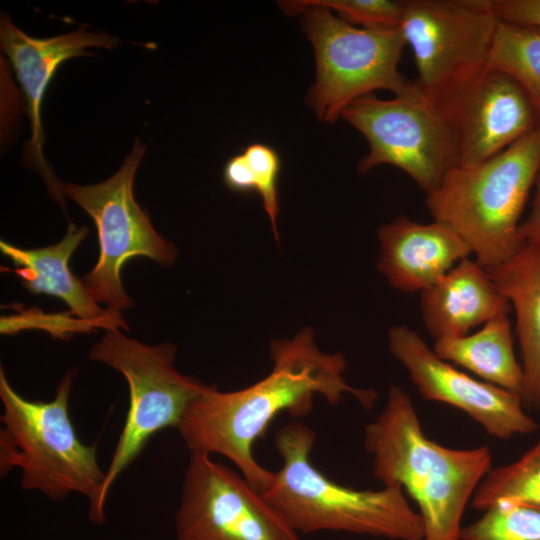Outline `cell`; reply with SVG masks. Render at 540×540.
Returning <instances> with one entry per match:
<instances>
[{"label":"cell","instance_id":"21","mask_svg":"<svg viewBox=\"0 0 540 540\" xmlns=\"http://www.w3.org/2000/svg\"><path fill=\"white\" fill-rule=\"evenodd\" d=\"M510 500L540 509V439L518 460L491 469L477 487L472 506L485 511Z\"/></svg>","mask_w":540,"mask_h":540},{"label":"cell","instance_id":"15","mask_svg":"<svg viewBox=\"0 0 540 540\" xmlns=\"http://www.w3.org/2000/svg\"><path fill=\"white\" fill-rule=\"evenodd\" d=\"M378 268L388 283L405 292H423L472 254L449 225L422 224L400 215L378 230Z\"/></svg>","mask_w":540,"mask_h":540},{"label":"cell","instance_id":"14","mask_svg":"<svg viewBox=\"0 0 540 540\" xmlns=\"http://www.w3.org/2000/svg\"><path fill=\"white\" fill-rule=\"evenodd\" d=\"M118 39L106 33L88 31L84 27L52 38H33L17 28L9 18L1 19L0 44L8 56L26 98L32 138L29 152L33 154L53 193L59 196L53 174L42 154L43 130L40 118L41 103L55 71L66 60L91 55L86 49H112Z\"/></svg>","mask_w":540,"mask_h":540},{"label":"cell","instance_id":"10","mask_svg":"<svg viewBox=\"0 0 540 540\" xmlns=\"http://www.w3.org/2000/svg\"><path fill=\"white\" fill-rule=\"evenodd\" d=\"M145 151L137 139L122 166L109 179L94 185L63 187L97 228L99 258L83 283L97 303L117 311L133 305L120 279V271L130 258L144 256L161 265H171L176 258L174 245L155 231L134 199V177Z\"/></svg>","mask_w":540,"mask_h":540},{"label":"cell","instance_id":"23","mask_svg":"<svg viewBox=\"0 0 540 540\" xmlns=\"http://www.w3.org/2000/svg\"><path fill=\"white\" fill-rule=\"evenodd\" d=\"M251 173L252 188L261 198L272 226L274 237L279 241L277 218L279 215L278 177L281 161L272 147L252 143L242 152Z\"/></svg>","mask_w":540,"mask_h":540},{"label":"cell","instance_id":"18","mask_svg":"<svg viewBox=\"0 0 540 540\" xmlns=\"http://www.w3.org/2000/svg\"><path fill=\"white\" fill-rule=\"evenodd\" d=\"M486 269L515 311L522 402L540 412V239L525 240L507 261Z\"/></svg>","mask_w":540,"mask_h":540},{"label":"cell","instance_id":"24","mask_svg":"<svg viewBox=\"0 0 540 540\" xmlns=\"http://www.w3.org/2000/svg\"><path fill=\"white\" fill-rule=\"evenodd\" d=\"M338 13V17L363 28H400L404 0H310Z\"/></svg>","mask_w":540,"mask_h":540},{"label":"cell","instance_id":"2","mask_svg":"<svg viewBox=\"0 0 540 540\" xmlns=\"http://www.w3.org/2000/svg\"><path fill=\"white\" fill-rule=\"evenodd\" d=\"M364 447L373 475L417 503L423 540H460L465 507L492 469L487 446L454 449L430 440L410 395L393 385L383 410L365 427Z\"/></svg>","mask_w":540,"mask_h":540},{"label":"cell","instance_id":"25","mask_svg":"<svg viewBox=\"0 0 540 540\" xmlns=\"http://www.w3.org/2000/svg\"><path fill=\"white\" fill-rule=\"evenodd\" d=\"M501 21L540 29V0H492Z\"/></svg>","mask_w":540,"mask_h":540},{"label":"cell","instance_id":"11","mask_svg":"<svg viewBox=\"0 0 540 540\" xmlns=\"http://www.w3.org/2000/svg\"><path fill=\"white\" fill-rule=\"evenodd\" d=\"M175 522L178 540H301L243 476L206 453H191Z\"/></svg>","mask_w":540,"mask_h":540},{"label":"cell","instance_id":"17","mask_svg":"<svg viewBox=\"0 0 540 540\" xmlns=\"http://www.w3.org/2000/svg\"><path fill=\"white\" fill-rule=\"evenodd\" d=\"M87 234V227L70 223L66 235L56 244L25 249L1 240L0 249L13 262L14 273L29 292L62 299L71 313L84 321L107 325L108 329L127 328L119 311L102 310L69 268L70 257Z\"/></svg>","mask_w":540,"mask_h":540},{"label":"cell","instance_id":"19","mask_svg":"<svg viewBox=\"0 0 540 540\" xmlns=\"http://www.w3.org/2000/svg\"><path fill=\"white\" fill-rule=\"evenodd\" d=\"M508 314L490 319L473 334L437 339L433 350L443 360L460 365L486 382L521 397L523 373L515 356Z\"/></svg>","mask_w":540,"mask_h":540},{"label":"cell","instance_id":"1","mask_svg":"<svg viewBox=\"0 0 540 540\" xmlns=\"http://www.w3.org/2000/svg\"><path fill=\"white\" fill-rule=\"evenodd\" d=\"M270 355L273 368L265 378L231 392L207 386L176 428L191 453L225 456L260 493L270 484L273 472L257 462L253 446L279 413L308 415L315 394L331 405L352 395L365 409H371L378 397L372 389L346 382L344 355L322 352L310 327L293 338L271 341Z\"/></svg>","mask_w":540,"mask_h":540},{"label":"cell","instance_id":"20","mask_svg":"<svg viewBox=\"0 0 540 540\" xmlns=\"http://www.w3.org/2000/svg\"><path fill=\"white\" fill-rule=\"evenodd\" d=\"M488 69L511 77L527 94L540 119V29L500 20Z\"/></svg>","mask_w":540,"mask_h":540},{"label":"cell","instance_id":"4","mask_svg":"<svg viewBox=\"0 0 540 540\" xmlns=\"http://www.w3.org/2000/svg\"><path fill=\"white\" fill-rule=\"evenodd\" d=\"M74 368L59 383L52 401H32L9 384L0 369V472L22 471L21 488L37 490L54 501L71 493L86 496L92 523L106 521L101 504L106 472L99 466L96 446L78 437L69 414Z\"/></svg>","mask_w":540,"mask_h":540},{"label":"cell","instance_id":"16","mask_svg":"<svg viewBox=\"0 0 540 540\" xmlns=\"http://www.w3.org/2000/svg\"><path fill=\"white\" fill-rule=\"evenodd\" d=\"M510 308L487 269L469 258L420 296L424 326L435 340L467 335L472 328L509 313Z\"/></svg>","mask_w":540,"mask_h":540},{"label":"cell","instance_id":"9","mask_svg":"<svg viewBox=\"0 0 540 540\" xmlns=\"http://www.w3.org/2000/svg\"><path fill=\"white\" fill-rule=\"evenodd\" d=\"M499 22L492 0H404L400 30L419 86L438 100L479 77Z\"/></svg>","mask_w":540,"mask_h":540},{"label":"cell","instance_id":"3","mask_svg":"<svg viewBox=\"0 0 540 540\" xmlns=\"http://www.w3.org/2000/svg\"><path fill=\"white\" fill-rule=\"evenodd\" d=\"M316 435L293 421L275 435L281 468L261 493L299 533L344 531L392 540H423L419 513L396 485L358 490L325 476L311 462Z\"/></svg>","mask_w":540,"mask_h":540},{"label":"cell","instance_id":"7","mask_svg":"<svg viewBox=\"0 0 540 540\" xmlns=\"http://www.w3.org/2000/svg\"><path fill=\"white\" fill-rule=\"evenodd\" d=\"M176 347L171 343L146 345L107 329L89 357L118 372L129 387V408L102 488L104 507L118 476L144 450L149 440L167 427L179 425L194 399L208 386L178 372Z\"/></svg>","mask_w":540,"mask_h":540},{"label":"cell","instance_id":"12","mask_svg":"<svg viewBox=\"0 0 540 540\" xmlns=\"http://www.w3.org/2000/svg\"><path fill=\"white\" fill-rule=\"evenodd\" d=\"M388 347L426 400L465 412L489 435L507 440L538 429L537 422L524 410L519 394L456 369L408 326L397 325L389 330Z\"/></svg>","mask_w":540,"mask_h":540},{"label":"cell","instance_id":"22","mask_svg":"<svg viewBox=\"0 0 540 540\" xmlns=\"http://www.w3.org/2000/svg\"><path fill=\"white\" fill-rule=\"evenodd\" d=\"M460 540H540V509L498 501L478 520L462 527Z\"/></svg>","mask_w":540,"mask_h":540},{"label":"cell","instance_id":"13","mask_svg":"<svg viewBox=\"0 0 540 540\" xmlns=\"http://www.w3.org/2000/svg\"><path fill=\"white\" fill-rule=\"evenodd\" d=\"M435 101L455 134L458 166L481 163L540 127L537 111L524 90L495 70L487 69Z\"/></svg>","mask_w":540,"mask_h":540},{"label":"cell","instance_id":"5","mask_svg":"<svg viewBox=\"0 0 540 540\" xmlns=\"http://www.w3.org/2000/svg\"><path fill=\"white\" fill-rule=\"evenodd\" d=\"M540 170V127L472 166H456L427 194L434 220L455 230L484 268L511 258L524 243L520 216Z\"/></svg>","mask_w":540,"mask_h":540},{"label":"cell","instance_id":"8","mask_svg":"<svg viewBox=\"0 0 540 540\" xmlns=\"http://www.w3.org/2000/svg\"><path fill=\"white\" fill-rule=\"evenodd\" d=\"M341 116L363 134L370 147L358 164L360 174L389 164L429 194L458 166L455 134L437 102L416 80L389 100L373 94L360 97Z\"/></svg>","mask_w":540,"mask_h":540},{"label":"cell","instance_id":"6","mask_svg":"<svg viewBox=\"0 0 540 540\" xmlns=\"http://www.w3.org/2000/svg\"><path fill=\"white\" fill-rule=\"evenodd\" d=\"M279 5L288 14H303L316 59L308 102L320 120L334 122L351 102L376 90L397 95L409 85L399 71L406 45L400 28H358L310 0Z\"/></svg>","mask_w":540,"mask_h":540},{"label":"cell","instance_id":"26","mask_svg":"<svg viewBox=\"0 0 540 540\" xmlns=\"http://www.w3.org/2000/svg\"><path fill=\"white\" fill-rule=\"evenodd\" d=\"M534 185L536 186V191L530 213L519 226V232L524 241L540 239V170Z\"/></svg>","mask_w":540,"mask_h":540}]
</instances>
